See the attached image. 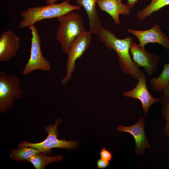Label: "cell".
<instances>
[{
	"label": "cell",
	"instance_id": "1",
	"mask_svg": "<svg viewBox=\"0 0 169 169\" xmlns=\"http://www.w3.org/2000/svg\"><path fill=\"white\" fill-rule=\"evenodd\" d=\"M98 35L100 41L109 49H113L117 53L118 64L123 73L136 79L145 74L143 71L133 62L130 55V46L133 40L131 37L119 38L113 33L102 26Z\"/></svg>",
	"mask_w": 169,
	"mask_h": 169
},
{
	"label": "cell",
	"instance_id": "2",
	"mask_svg": "<svg viewBox=\"0 0 169 169\" xmlns=\"http://www.w3.org/2000/svg\"><path fill=\"white\" fill-rule=\"evenodd\" d=\"M70 0H66L58 4H53L41 7H28L20 12L23 17L18 27L22 29L34 25L43 19L58 18L68 13L78 10L81 8L70 3Z\"/></svg>",
	"mask_w": 169,
	"mask_h": 169
},
{
	"label": "cell",
	"instance_id": "3",
	"mask_svg": "<svg viewBox=\"0 0 169 169\" xmlns=\"http://www.w3.org/2000/svg\"><path fill=\"white\" fill-rule=\"evenodd\" d=\"M57 19L59 26L56 33V39L67 54L73 42L86 30L82 18L77 13H69Z\"/></svg>",
	"mask_w": 169,
	"mask_h": 169
},
{
	"label": "cell",
	"instance_id": "4",
	"mask_svg": "<svg viewBox=\"0 0 169 169\" xmlns=\"http://www.w3.org/2000/svg\"><path fill=\"white\" fill-rule=\"evenodd\" d=\"M19 78L15 74L0 72V112L5 113L14 105L15 99L22 98L24 91Z\"/></svg>",
	"mask_w": 169,
	"mask_h": 169
},
{
	"label": "cell",
	"instance_id": "5",
	"mask_svg": "<svg viewBox=\"0 0 169 169\" xmlns=\"http://www.w3.org/2000/svg\"><path fill=\"white\" fill-rule=\"evenodd\" d=\"M62 121L60 118H58L54 125L52 124L45 127V130L48 133L47 137L43 141L38 143H30L26 141L20 143L18 148L24 146L33 147L44 153H50V149L54 148H59L74 149L78 146V142L76 140L67 141L65 139L58 138V125Z\"/></svg>",
	"mask_w": 169,
	"mask_h": 169
},
{
	"label": "cell",
	"instance_id": "6",
	"mask_svg": "<svg viewBox=\"0 0 169 169\" xmlns=\"http://www.w3.org/2000/svg\"><path fill=\"white\" fill-rule=\"evenodd\" d=\"M92 33L85 31L77 37L71 44L68 53L66 64V74L61 83L67 84L72 77L75 69V62L89 47L92 41Z\"/></svg>",
	"mask_w": 169,
	"mask_h": 169
},
{
	"label": "cell",
	"instance_id": "7",
	"mask_svg": "<svg viewBox=\"0 0 169 169\" xmlns=\"http://www.w3.org/2000/svg\"><path fill=\"white\" fill-rule=\"evenodd\" d=\"M31 31V48L29 59L23 70L24 75H27L33 71L40 70L45 71L51 70L49 61L43 55L41 41L37 27L34 25L28 27Z\"/></svg>",
	"mask_w": 169,
	"mask_h": 169
},
{
	"label": "cell",
	"instance_id": "8",
	"mask_svg": "<svg viewBox=\"0 0 169 169\" xmlns=\"http://www.w3.org/2000/svg\"><path fill=\"white\" fill-rule=\"evenodd\" d=\"M130 52L133 62L139 68L142 67L148 76H151L157 72L160 60L159 56L147 52L145 48L139 47L133 42L131 44Z\"/></svg>",
	"mask_w": 169,
	"mask_h": 169
},
{
	"label": "cell",
	"instance_id": "9",
	"mask_svg": "<svg viewBox=\"0 0 169 169\" xmlns=\"http://www.w3.org/2000/svg\"><path fill=\"white\" fill-rule=\"evenodd\" d=\"M146 122L145 117L141 116L138 122L132 125L127 126L120 125L117 128V131L129 133L133 137L135 141V153L137 155L143 154L145 149L150 147L145 131Z\"/></svg>",
	"mask_w": 169,
	"mask_h": 169
},
{
	"label": "cell",
	"instance_id": "10",
	"mask_svg": "<svg viewBox=\"0 0 169 169\" xmlns=\"http://www.w3.org/2000/svg\"><path fill=\"white\" fill-rule=\"evenodd\" d=\"M127 30L138 38V46L140 47L145 48L146 45L150 43H157L169 51V38L161 31L158 24L147 30L138 31L128 28Z\"/></svg>",
	"mask_w": 169,
	"mask_h": 169
},
{
	"label": "cell",
	"instance_id": "11",
	"mask_svg": "<svg viewBox=\"0 0 169 169\" xmlns=\"http://www.w3.org/2000/svg\"><path fill=\"white\" fill-rule=\"evenodd\" d=\"M137 79L138 82L135 87L130 91L123 92V95L126 98L139 100L142 104L144 114L147 116L151 106L154 103L160 102V99L153 97L148 91L146 75H141Z\"/></svg>",
	"mask_w": 169,
	"mask_h": 169
},
{
	"label": "cell",
	"instance_id": "12",
	"mask_svg": "<svg viewBox=\"0 0 169 169\" xmlns=\"http://www.w3.org/2000/svg\"><path fill=\"white\" fill-rule=\"evenodd\" d=\"M20 39L11 30L0 36V61L10 60L16 55L19 47Z\"/></svg>",
	"mask_w": 169,
	"mask_h": 169
},
{
	"label": "cell",
	"instance_id": "13",
	"mask_svg": "<svg viewBox=\"0 0 169 169\" xmlns=\"http://www.w3.org/2000/svg\"><path fill=\"white\" fill-rule=\"evenodd\" d=\"M96 4L100 10L110 15L117 25L120 23V14L129 15L130 14V8L123 4L121 0H97Z\"/></svg>",
	"mask_w": 169,
	"mask_h": 169
},
{
	"label": "cell",
	"instance_id": "14",
	"mask_svg": "<svg viewBox=\"0 0 169 169\" xmlns=\"http://www.w3.org/2000/svg\"><path fill=\"white\" fill-rule=\"evenodd\" d=\"M97 0H76L77 4L85 9L89 19V31L92 34H98L101 26L100 18L96 8Z\"/></svg>",
	"mask_w": 169,
	"mask_h": 169
},
{
	"label": "cell",
	"instance_id": "15",
	"mask_svg": "<svg viewBox=\"0 0 169 169\" xmlns=\"http://www.w3.org/2000/svg\"><path fill=\"white\" fill-rule=\"evenodd\" d=\"M152 88L158 93H161L169 84V63L164 62L163 70L157 77H153L150 80Z\"/></svg>",
	"mask_w": 169,
	"mask_h": 169
},
{
	"label": "cell",
	"instance_id": "16",
	"mask_svg": "<svg viewBox=\"0 0 169 169\" xmlns=\"http://www.w3.org/2000/svg\"><path fill=\"white\" fill-rule=\"evenodd\" d=\"M41 153L33 155L28 161L32 164L36 169H44L49 164L53 162H58L64 158L60 155L49 156Z\"/></svg>",
	"mask_w": 169,
	"mask_h": 169
},
{
	"label": "cell",
	"instance_id": "17",
	"mask_svg": "<svg viewBox=\"0 0 169 169\" xmlns=\"http://www.w3.org/2000/svg\"><path fill=\"white\" fill-rule=\"evenodd\" d=\"M44 153L32 147L24 146L13 149L10 155V158L18 161L23 162L28 160L33 155L39 152Z\"/></svg>",
	"mask_w": 169,
	"mask_h": 169
},
{
	"label": "cell",
	"instance_id": "18",
	"mask_svg": "<svg viewBox=\"0 0 169 169\" xmlns=\"http://www.w3.org/2000/svg\"><path fill=\"white\" fill-rule=\"evenodd\" d=\"M151 3L142 10L138 11L137 16L138 19L144 20L154 12L158 11L161 8L169 5V0H151Z\"/></svg>",
	"mask_w": 169,
	"mask_h": 169
},
{
	"label": "cell",
	"instance_id": "19",
	"mask_svg": "<svg viewBox=\"0 0 169 169\" xmlns=\"http://www.w3.org/2000/svg\"><path fill=\"white\" fill-rule=\"evenodd\" d=\"M159 98L161 105L162 116L166 121L164 134L167 136L169 133V97L163 94L160 95Z\"/></svg>",
	"mask_w": 169,
	"mask_h": 169
},
{
	"label": "cell",
	"instance_id": "20",
	"mask_svg": "<svg viewBox=\"0 0 169 169\" xmlns=\"http://www.w3.org/2000/svg\"><path fill=\"white\" fill-rule=\"evenodd\" d=\"M100 156L105 161L109 163L112 158V154L108 150L103 147L100 152Z\"/></svg>",
	"mask_w": 169,
	"mask_h": 169
},
{
	"label": "cell",
	"instance_id": "21",
	"mask_svg": "<svg viewBox=\"0 0 169 169\" xmlns=\"http://www.w3.org/2000/svg\"><path fill=\"white\" fill-rule=\"evenodd\" d=\"M109 163L100 158L97 161V167L99 168H105L108 166Z\"/></svg>",
	"mask_w": 169,
	"mask_h": 169
},
{
	"label": "cell",
	"instance_id": "22",
	"mask_svg": "<svg viewBox=\"0 0 169 169\" xmlns=\"http://www.w3.org/2000/svg\"><path fill=\"white\" fill-rule=\"evenodd\" d=\"M139 0H127L126 5L130 8H132Z\"/></svg>",
	"mask_w": 169,
	"mask_h": 169
},
{
	"label": "cell",
	"instance_id": "23",
	"mask_svg": "<svg viewBox=\"0 0 169 169\" xmlns=\"http://www.w3.org/2000/svg\"><path fill=\"white\" fill-rule=\"evenodd\" d=\"M163 92L165 95L169 97V84L164 89Z\"/></svg>",
	"mask_w": 169,
	"mask_h": 169
},
{
	"label": "cell",
	"instance_id": "24",
	"mask_svg": "<svg viewBox=\"0 0 169 169\" xmlns=\"http://www.w3.org/2000/svg\"><path fill=\"white\" fill-rule=\"evenodd\" d=\"M60 0H47L46 3L47 4H50L55 3V2Z\"/></svg>",
	"mask_w": 169,
	"mask_h": 169
},
{
	"label": "cell",
	"instance_id": "25",
	"mask_svg": "<svg viewBox=\"0 0 169 169\" xmlns=\"http://www.w3.org/2000/svg\"><path fill=\"white\" fill-rule=\"evenodd\" d=\"M167 136L169 137V133L167 135Z\"/></svg>",
	"mask_w": 169,
	"mask_h": 169
}]
</instances>
